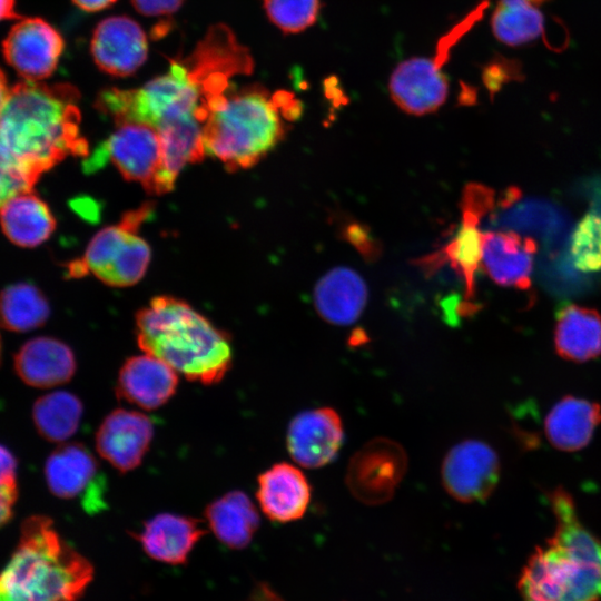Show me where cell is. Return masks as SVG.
<instances>
[{
	"instance_id": "cell-28",
	"label": "cell",
	"mask_w": 601,
	"mask_h": 601,
	"mask_svg": "<svg viewBox=\"0 0 601 601\" xmlns=\"http://www.w3.org/2000/svg\"><path fill=\"white\" fill-rule=\"evenodd\" d=\"M549 0H497L491 16L494 37L511 47L542 39L548 43L541 7Z\"/></svg>"
},
{
	"instance_id": "cell-8",
	"label": "cell",
	"mask_w": 601,
	"mask_h": 601,
	"mask_svg": "<svg viewBox=\"0 0 601 601\" xmlns=\"http://www.w3.org/2000/svg\"><path fill=\"white\" fill-rule=\"evenodd\" d=\"M522 601H598L601 563L583 560L549 542L539 548L519 580Z\"/></svg>"
},
{
	"instance_id": "cell-26",
	"label": "cell",
	"mask_w": 601,
	"mask_h": 601,
	"mask_svg": "<svg viewBox=\"0 0 601 601\" xmlns=\"http://www.w3.org/2000/svg\"><path fill=\"white\" fill-rule=\"evenodd\" d=\"M207 525L218 541L230 549L248 545L259 526V514L247 494L230 491L205 509Z\"/></svg>"
},
{
	"instance_id": "cell-18",
	"label": "cell",
	"mask_w": 601,
	"mask_h": 601,
	"mask_svg": "<svg viewBox=\"0 0 601 601\" xmlns=\"http://www.w3.org/2000/svg\"><path fill=\"white\" fill-rule=\"evenodd\" d=\"M536 250L532 238L515 231H484L481 264L495 284L529 289Z\"/></svg>"
},
{
	"instance_id": "cell-5",
	"label": "cell",
	"mask_w": 601,
	"mask_h": 601,
	"mask_svg": "<svg viewBox=\"0 0 601 601\" xmlns=\"http://www.w3.org/2000/svg\"><path fill=\"white\" fill-rule=\"evenodd\" d=\"M92 578L91 563L61 539L52 521L33 515L0 572V601H76Z\"/></svg>"
},
{
	"instance_id": "cell-37",
	"label": "cell",
	"mask_w": 601,
	"mask_h": 601,
	"mask_svg": "<svg viewBox=\"0 0 601 601\" xmlns=\"http://www.w3.org/2000/svg\"><path fill=\"white\" fill-rule=\"evenodd\" d=\"M17 496V487L0 486V526L4 525L12 516Z\"/></svg>"
},
{
	"instance_id": "cell-25",
	"label": "cell",
	"mask_w": 601,
	"mask_h": 601,
	"mask_svg": "<svg viewBox=\"0 0 601 601\" xmlns=\"http://www.w3.org/2000/svg\"><path fill=\"white\" fill-rule=\"evenodd\" d=\"M0 225L13 244L30 248L51 236L56 219L48 205L29 190L13 197L0 208Z\"/></svg>"
},
{
	"instance_id": "cell-12",
	"label": "cell",
	"mask_w": 601,
	"mask_h": 601,
	"mask_svg": "<svg viewBox=\"0 0 601 601\" xmlns=\"http://www.w3.org/2000/svg\"><path fill=\"white\" fill-rule=\"evenodd\" d=\"M445 491L463 503L487 499L500 476L495 451L479 440H465L445 455L441 469Z\"/></svg>"
},
{
	"instance_id": "cell-33",
	"label": "cell",
	"mask_w": 601,
	"mask_h": 601,
	"mask_svg": "<svg viewBox=\"0 0 601 601\" xmlns=\"http://www.w3.org/2000/svg\"><path fill=\"white\" fill-rule=\"evenodd\" d=\"M38 178L0 142V208L13 197L32 190Z\"/></svg>"
},
{
	"instance_id": "cell-7",
	"label": "cell",
	"mask_w": 601,
	"mask_h": 601,
	"mask_svg": "<svg viewBox=\"0 0 601 601\" xmlns=\"http://www.w3.org/2000/svg\"><path fill=\"white\" fill-rule=\"evenodd\" d=\"M490 0L481 1L467 16L440 39L432 57L402 61L390 77L388 89L394 102L415 116L437 110L447 97L444 66L454 45L477 22Z\"/></svg>"
},
{
	"instance_id": "cell-23",
	"label": "cell",
	"mask_w": 601,
	"mask_h": 601,
	"mask_svg": "<svg viewBox=\"0 0 601 601\" xmlns=\"http://www.w3.org/2000/svg\"><path fill=\"white\" fill-rule=\"evenodd\" d=\"M98 463L80 443L62 444L55 449L45 464V479L50 492L63 500L85 497L93 490Z\"/></svg>"
},
{
	"instance_id": "cell-27",
	"label": "cell",
	"mask_w": 601,
	"mask_h": 601,
	"mask_svg": "<svg viewBox=\"0 0 601 601\" xmlns=\"http://www.w3.org/2000/svg\"><path fill=\"white\" fill-rule=\"evenodd\" d=\"M600 422L599 404L568 396L556 403L548 414L545 432L552 445L572 452L590 442Z\"/></svg>"
},
{
	"instance_id": "cell-41",
	"label": "cell",
	"mask_w": 601,
	"mask_h": 601,
	"mask_svg": "<svg viewBox=\"0 0 601 601\" xmlns=\"http://www.w3.org/2000/svg\"><path fill=\"white\" fill-rule=\"evenodd\" d=\"M0 354H1V343H0Z\"/></svg>"
},
{
	"instance_id": "cell-11",
	"label": "cell",
	"mask_w": 601,
	"mask_h": 601,
	"mask_svg": "<svg viewBox=\"0 0 601 601\" xmlns=\"http://www.w3.org/2000/svg\"><path fill=\"white\" fill-rule=\"evenodd\" d=\"M406 469L407 455L403 446L387 437H375L351 459L346 485L362 503L383 504L393 497Z\"/></svg>"
},
{
	"instance_id": "cell-32",
	"label": "cell",
	"mask_w": 601,
	"mask_h": 601,
	"mask_svg": "<svg viewBox=\"0 0 601 601\" xmlns=\"http://www.w3.org/2000/svg\"><path fill=\"white\" fill-rule=\"evenodd\" d=\"M269 20L287 33L311 27L319 12V0H263Z\"/></svg>"
},
{
	"instance_id": "cell-40",
	"label": "cell",
	"mask_w": 601,
	"mask_h": 601,
	"mask_svg": "<svg viewBox=\"0 0 601 601\" xmlns=\"http://www.w3.org/2000/svg\"><path fill=\"white\" fill-rule=\"evenodd\" d=\"M10 88L8 87L7 78L0 69V112L8 99Z\"/></svg>"
},
{
	"instance_id": "cell-19",
	"label": "cell",
	"mask_w": 601,
	"mask_h": 601,
	"mask_svg": "<svg viewBox=\"0 0 601 601\" xmlns=\"http://www.w3.org/2000/svg\"><path fill=\"white\" fill-rule=\"evenodd\" d=\"M311 485L296 466L282 462L259 474L256 497L272 521L287 523L304 516L311 502Z\"/></svg>"
},
{
	"instance_id": "cell-9",
	"label": "cell",
	"mask_w": 601,
	"mask_h": 601,
	"mask_svg": "<svg viewBox=\"0 0 601 601\" xmlns=\"http://www.w3.org/2000/svg\"><path fill=\"white\" fill-rule=\"evenodd\" d=\"M118 125L117 130L88 160L87 169L99 168L109 160L124 178L139 183L148 193L157 195L168 193L170 189L164 178L158 131L145 124Z\"/></svg>"
},
{
	"instance_id": "cell-20",
	"label": "cell",
	"mask_w": 601,
	"mask_h": 601,
	"mask_svg": "<svg viewBox=\"0 0 601 601\" xmlns=\"http://www.w3.org/2000/svg\"><path fill=\"white\" fill-rule=\"evenodd\" d=\"M206 532L198 519L175 513H160L145 522L137 540L151 559L176 565L187 561L190 552Z\"/></svg>"
},
{
	"instance_id": "cell-17",
	"label": "cell",
	"mask_w": 601,
	"mask_h": 601,
	"mask_svg": "<svg viewBox=\"0 0 601 601\" xmlns=\"http://www.w3.org/2000/svg\"><path fill=\"white\" fill-rule=\"evenodd\" d=\"M177 386L178 375L169 365L144 354L124 362L118 373L116 393L129 404L152 411L166 404Z\"/></svg>"
},
{
	"instance_id": "cell-30",
	"label": "cell",
	"mask_w": 601,
	"mask_h": 601,
	"mask_svg": "<svg viewBox=\"0 0 601 601\" xmlns=\"http://www.w3.org/2000/svg\"><path fill=\"white\" fill-rule=\"evenodd\" d=\"M49 314L48 300L35 285H10L0 294V326L8 331L22 333L38 328Z\"/></svg>"
},
{
	"instance_id": "cell-10",
	"label": "cell",
	"mask_w": 601,
	"mask_h": 601,
	"mask_svg": "<svg viewBox=\"0 0 601 601\" xmlns=\"http://www.w3.org/2000/svg\"><path fill=\"white\" fill-rule=\"evenodd\" d=\"M462 220L455 236L440 250L418 260L428 272L449 263L462 277L465 298L475 293V273L482 260L483 233L481 223L494 209L492 196L484 189L471 187L463 190L461 204Z\"/></svg>"
},
{
	"instance_id": "cell-6",
	"label": "cell",
	"mask_w": 601,
	"mask_h": 601,
	"mask_svg": "<svg viewBox=\"0 0 601 601\" xmlns=\"http://www.w3.org/2000/svg\"><path fill=\"white\" fill-rule=\"evenodd\" d=\"M151 211V205L145 204L124 215L118 224L97 233L83 257L70 265L71 274H92L102 283L116 287L138 283L149 265L150 247L137 230Z\"/></svg>"
},
{
	"instance_id": "cell-13",
	"label": "cell",
	"mask_w": 601,
	"mask_h": 601,
	"mask_svg": "<svg viewBox=\"0 0 601 601\" xmlns=\"http://www.w3.org/2000/svg\"><path fill=\"white\" fill-rule=\"evenodd\" d=\"M65 47L61 35L40 18H26L8 32L2 51L7 62L27 81H41L56 70Z\"/></svg>"
},
{
	"instance_id": "cell-29",
	"label": "cell",
	"mask_w": 601,
	"mask_h": 601,
	"mask_svg": "<svg viewBox=\"0 0 601 601\" xmlns=\"http://www.w3.org/2000/svg\"><path fill=\"white\" fill-rule=\"evenodd\" d=\"M83 413L81 401L72 393L56 391L39 397L32 406L38 433L50 442H65L78 430Z\"/></svg>"
},
{
	"instance_id": "cell-3",
	"label": "cell",
	"mask_w": 601,
	"mask_h": 601,
	"mask_svg": "<svg viewBox=\"0 0 601 601\" xmlns=\"http://www.w3.org/2000/svg\"><path fill=\"white\" fill-rule=\"evenodd\" d=\"M136 338L140 349L191 382H220L233 365L228 334L188 303L157 296L136 314Z\"/></svg>"
},
{
	"instance_id": "cell-16",
	"label": "cell",
	"mask_w": 601,
	"mask_h": 601,
	"mask_svg": "<svg viewBox=\"0 0 601 601\" xmlns=\"http://www.w3.org/2000/svg\"><path fill=\"white\" fill-rule=\"evenodd\" d=\"M90 49L100 70L111 76L127 77L146 61L148 42L146 33L135 20L116 16L98 23Z\"/></svg>"
},
{
	"instance_id": "cell-1",
	"label": "cell",
	"mask_w": 601,
	"mask_h": 601,
	"mask_svg": "<svg viewBox=\"0 0 601 601\" xmlns=\"http://www.w3.org/2000/svg\"><path fill=\"white\" fill-rule=\"evenodd\" d=\"M253 70V59L226 26L211 27L193 53L171 60L167 73L141 88H109L100 92L96 107L117 124L138 122L156 130L183 120L205 125L214 96L230 86L237 75Z\"/></svg>"
},
{
	"instance_id": "cell-22",
	"label": "cell",
	"mask_w": 601,
	"mask_h": 601,
	"mask_svg": "<svg viewBox=\"0 0 601 601\" xmlns=\"http://www.w3.org/2000/svg\"><path fill=\"white\" fill-rule=\"evenodd\" d=\"M368 290L361 275L348 267L327 272L316 284L314 303L326 322L346 326L358 319L367 303Z\"/></svg>"
},
{
	"instance_id": "cell-4",
	"label": "cell",
	"mask_w": 601,
	"mask_h": 601,
	"mask_svg": "<svg viewBox=\"0 0 601 601\" xmlns=\"http://www.w3.org/2000/svg\"><path fill=\"white\" fill-rule=\"evenodd\" d=\"M298 102L287 92L275 95L257 86H231L209 102L203 128L206 155L228 170L256 165L286 134L285 119L298 115Z\"/></svg>"
},
{
	"instance_id": "cell-14",
	"label": "cell",
	"mask_w": 601,
	"mask_h": 601,
	"mask_svg": "<svg viewBox=\"0 0 601 601\" xmlns=\"http://www.w3.org/2000/svg\"><path fill=\"white\" fill-rule=\"evenodd\" d=\"M343 439L339 415L333 408L321 407L300 412L290 421L286 445L297 464L317 469L336 457Z\"/></svg>"
},
{
	"instance_id": "cell-31",
	"label": "cell",
	"mask_w": 601,
	"mask_h": 601,
	"mask_svg": "<svg viewBox=\"0 0 601 601\" xmlns=\"http://www.w3.org/2000/svg\"><path fill=\"white\" fill-rule=\"evenodd\" d=\"M570 255L577 269L583 273L601 270V216L588 213L575 226Z\"/></svg>"
},
{
	"instance_id": "cell-15",
	"label": "cell",
	"mask_w": 601,
	"mask_h": 601,
	"mask_svg": "<svg viewBox=\"0 0 601 601\" xmlns=\"http://www.w3.org/2000/svg\"><path fill=\"white\" fill-rule=\"evenodd\" d=\"M152 437L154 424L147 415L117 408L99 425L96 449L105 461L126 473L141 464Z\"/></svg>"
},
{
	"instance_id": "cell-35",
	"label": "cell",
	"mask_w": 601,
	"mask_h": 601,
	"mask_svg": "<svg viewBox=\"0 0 601 601\" xmlns=\"http://www.w3.org/2000/svg\"><path fill=\"white\" fill-rule=\"evenodd\" d=\"M346 238L364 255L373 257L378 249L370 233L358 224H351L346 228Z\"/></svg>"
},
{
	"instance_id": "cell-2",
	"label": "cell",
	"mask_w": 601,
	"mask_h": 601,
	"mask_svg": "<svg viewBox=\"0 0 601 601\" xmlns=\"http://www.w3.org/2000/svg\"><path fill=\"white\" fill-rule=\"evenodd\" d=\"M78 99L69 83H17L0 112V142L38 177L68 156L85 155Z\"/></svg>"
},
{
	"instance_id": "cell-34",
	"label": "cell",
	"mask_w": 601,
	"mask_h": 601,
	"mask_svg": "<svg viewBox=\"0 0 601 601\" xmlns=\"http://www.w3.org/2000/svg\"><path fill=\"white\" fill-rule=\"evenodd\" d=\"M135 9L145 16H164L177 11L184 0H131Z\"/></svg>"
},
{
	"instance_id": "cell-38",
	"label": "cell",
	"mask_w": 601,
	"mask_h": 601,
	"mask_svg": "<svg viewBox=\"0 0 601 601\" xmlns=\"http://www.w3.org/2000/svg\"><path fill=\"white\" fill-rule=\"evenodd\" d=\"M116 1L117 0H72L77 7L88 12L104 10L114 4Z\"/></svg>"
},
{
	"instance_id": "cell-36",
	"label": "cell",
	"mask_w": 601,
	"mask_h": 601,
	"mask_svg": "<svg viewBox=\"0 0 601 601\" xmlns=\"http://www.w3.org/2000/svg\"><path fill=\"white\" fill-rule=\"evenodd\" d=\"M0 486L17 487V460L0 444Z\"/></svg>"
},
{
	"instance_id": "cell-39",
	"label": "cell",
	"mask_w": 601,
	"mask_h": 601,
	"mask_svg": "<svg viewBox=\"0 0 601 601\" xmlns=\"http://www.w3.org/2000/svg\"><path fill=\"white\" fill-rule=\"evenodd\" d=\"M14 3V0H0V21L18 18Z\"/></svg>"
},
{
	"instance_id": "cell-21",
	"label": "cell",
	"mask_w": 601,
	"mask_h": 601,
	"mask_svg": "<svg viewBox=\"0 0 601 601\" xmlns=\"http://www.w3.org/2000/svg\"><path fill=\"white\" fill-rule=\"evenodd\" d=\"M14 371L28 385L48 388L67 383L76 372L71 348L53 337H36L26 342L14 355Z\"/></svg>"
},
{
	"instance_id": "cell-24",
	"label": "cell",
	"mask_w": 601,
	"mask_h": 601,
	"mask_svg": "<svg viewBox=\"0 0 601 601\" xmlns=\"http://www.w3.org/2000/svg\"><path fill=\"white\" fill-rule=\"evenodd\" d=\"M554 345L565 359L582 363L601 354V315L598 311L566 304L558 311Z\"/></svg>"
}]
</instances>
